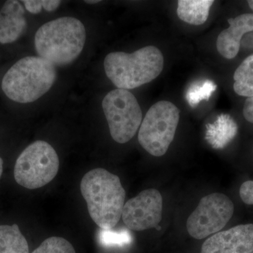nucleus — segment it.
Returning a JSON list of instances; mask_svg holds the SVG:
<instances>
[{
    "label": "nucleus",
    "mask_w": 253,
    "mask_h": 253,
    "mask_svg": "<svg viewBox=\"0 0 253 253\" xmlns=\"http://www.w3.org/2000/svg\"><path fill=\"white\" fill-rule=\"evenodd\" d=\"M81 194L92 220L101 229H112L122 217L126 191L116 174L95 168L81 183Z\"/></svg>",
    "instance_id": "obj_1"
},
{
    "label": "nucleus",
    "mask_w": 253,
    "mask_h": 253,
    "mask_svg": "<svg viewBox=\"0 0 253 253\" xmlns=\"http://www.w3.org/2000/svg\"><path fill=\"white\" fill-rule=\"evenodd\" d=\"M85 41L83 23L77 18L66 16L42 25L35 36V46L41 58L54 66H64L77 59Z\"/></svg>",
    "instance_id": "obj_2"
},
{
    "label": "nucleus",
    "mask_w": 253,
    "mask_h": 253,
    "mask_svg": "<svg viewBox=\"0 0 253 253\" xmlns=\"http://www.w3.org/2000/svg\"><path fill=\"white\" fill-rule=\"evenodd\" d=\"M104 64L105 73L113 84L118 89L129 90L158 78L164 67V58L158 48L148 46L131 54L110 53Z\"/></svg>",
    "instance_id": "obj_3"
},
{
    "label": "nucleus",
    "mask_w": 253,
    "mask_h": 253,
    "mask_svg": "<svg viewBox=\"0 0 253 253\" xmlns=\"http://www.w3.org/2000/svg\"><path fill=\"white\" fill-rule=\"evenodd\" d=\"M56 78L54 64L41 56H27L8 70L1 82V89L9 99L28 104L45 94Z\"/></svg>",
    "instance_id": "obj_4"
},
{
    "label": "nucleus",
    "mask_w": 253,
    "mask_h": 253,
    "mask_svg": "<svg viewBox=\"0 0 253 253\" xmlns=\"http://www.w3.org/2000/svg\"><path fill=\"white\" fill-rule=\"evenodd\" d=\"M59 169V158L54 148L46 141H36L16 160L15 180L26 189H39L51 182Z\"/></svg>",
    "instance_id": "obj_5"
},
{
    "label": "nucleus",
    "mask_w": 253,
    "mask_h": 253,
    "mask_svg": "<svg viewBox=\"0 0 253 253\" xmlns=\"http://www.w3.org/2000/svg\"><path fill=\"white\" fill-rule=\"evenodd\" d=\"M179 121V111L175 105L158 101L150 108L141 123L139 144L152 156H164L174 139Z\"/></svg>",
    "instance_id": "obj_6"
},
{
    "label": "nucleus",
    "mask_w": 253,
    "mask_h": 253,
    "mask_svg": "<svg viewBox=\"0 0 253 253\" xmlns=\"http://www.w3.org/2000/svg\"><path fill=\"white\" fill-rule=\"evenodd\" d=\"M102 108L113 140L126 144L135 135L142 123V112L130 91L116 89L102 101Z\"/></svg>",
    "instance_id": "obj_7"
},
{
    "label": "nucleus",
    "mask_w": 253,
    "mask_h": 253,
    "mask_svg": "<svg viewBox=\"0 0 253 253\" xmlns=\"http://www.w3.org/2000/svg\"><path fill=\"white\" fill-rule=\"evenodd\" d=\"M234 211V204L225 194L207 195L188 218L186 229L194 239H204L219 232L230 220Z\"/></svg>",
    "instance_id": "obj_8"
},
{
    "label": "nucleus",
    "mask_w": 253,
    "mask_h": 253,
    "mask_svg": "<svg viewBox=\"0 0 253 253\" xmlns=\"http://www.w3.org/2000/svg\"><path fill=\"white\" fill-rule=\"evenodd\" d=\"M163 217V198L157 189L141 191L135 197L126 201L123 208L122 218L125 224L134 231H144L156 228Z\"/></svg>",
    "instance_id": "obj_9"
},
{
    "label": "nucleus",
    "mask_w": 253,
    "mask_h": 253,
    "mask_svg": "<svg viewBox=\"0 0 253 253\" xmlns=\"http://www.w3.org/2000/svg\"><path fill=\"white\" fill-rule=\"evenodd\" d=\"M201 253H253V224L213 234L203 244Z\"/></svg>",
    "instance_id": "obj_10"
},
{
    "label": "nucleus",
    "mask_w": 253,
    "mask_h": 253,
    "mask_svg": "<svg viewBox=\"0 0 253 253\" xmlns=\"http://www.w3.org/2000/svg\"><path fill=\"white\" fill-rule=\"evenodd\" d=\"M228 23L229 27L218 36L217 49L223 57L232 59L239 53L243 37L253 31V14H241L229 18Z\"/></svg>",
    "instance_id": "obj_11"
},
{
    "label": "nucleus",
    "mask_w": 253,
    "mask_h": 253,
    "mask_svg": "<svg viewBox=\"0 0 253 253\" xmlns=\"http://www.w3.org/2000/svg\"><path fill=\"white\" fill-rule=\"evenodd\" d=\"M25 10L18 1H6L0 11V43L9 44L21 38L27 28Z\"/></svg>",
    "instance_id": "obj_12"
},
{
    "label": "nucleus",
    "mask_w": 253,
    "mask_h": 253,
    "mask_svg": "<svg viewBox=\"0 0 253 253\" xmlns=\"http://www.w3.org/2000/svg\"><path fill=\"white\" fill-rule=\"evenodd\" d=\"M237 130V125L230 116L221 115L215 122L207 126L206 138L214 149H222L234 139Z\"/></svg>",
    "instance_id": "obj_13"
},
{
    "label": "nucleus",
    "mask_w": 253,
    "mask_h": 253,
    "mask_svg": "<svg viewBox=\"0 0 253 253\" xmlns=\"http://www.w3.org/2000/svg\"><path fill=\"white\" fill-rule=\"evenodd\" d=\"M213 0H179L176 14L181 21L199 26L207 21Z\"/></svg>",
    "instance_id": "obj_14"
},
{
    "label": "nucleus",
    "mask_w": 253,
    "mask_h": 253,
    "mask_svg": "<svg viewBox=\"0 0 253 253\" xmlns=\"http://www.w3.org/2000/svg\"><path fill=\"white\" fill-rule=\"evenodd\" d=\"M0 253H29L27 240L17 224L0 226Z\"/></svg>",
    "instance_id": "obj_15"
},
{
    "label": "nucleus",
    "mask_w": 253,
    "mask_h": 253,
    "mask_svg": "<svg viewBox=\"0 0 253 253\" xmlns=\"http://www.w3.org/2000/svg\"><path fill=\"white\" fill-rule=\"evenodd\" d=\"M234 89L239 96H253V54L246 58L234 75Z\"/></svg>",
    "instance_id": "obj_16"
},
{
    "label": "nucleus",
    "mask_w": 253,
    "mask_h": 253,
    "mask_svg": "<svg viewBox=\"0 0 253 253\" xmlns=\"http://www.w3.org/2000/svg\"><path fill=\"white\" fill-rule=\"evenodd\" d=\"M216 89L217 85L211 81L193 83L186 91V101L190 106L196 107L203 100L208 101Z\"/></svg>",
    "instance_id": "obj_17"
},
{
    "label": "nucleus",
    "mask_w": 253,
    "mask_h": 253,
    "mask_svg": "<svg viewBox=\"0 0 253 253\" xmlns=\"http://www.w3.org/2000/svg\"><path fill=\"white\" fill-rule=\"evenodd\" d=\"M33 253H76L73 245L61 237L53 236L44 240Z\"/></svg>",
    "instance_id": "obj_18"
},
{
    "label": "nucleus",
    "mask_w": 253,
    "mask_h": 253,
    "mask_svg": "<svg viewBox=\"0 0 253 253\" xmlns=\"http://www.w3.org/2000/svg\"><path fill=\"white\" fill-rule=\"evenodd\" d=\"M99 240L101 245L106 247H122L130 244L131 236L130 233L126 230L115 231L112 229H101L99 232Z\"/></svg>",
    "instance_id": "obj_19"
},
{
    "label": "nucleus",
    "mask_w": 253,
    "mask_h": 253,
    "mask_svg": "<svg viewBox=\"0 0 253 253\" xmlns=\"http://www.w3.org/2000/svg\"><path fill=\"white\" fill-rule=\"evenodd\" d=\"M239 194L245 204L253 205V181H245L240 188Z\"/></svg>",
    "instance_id": "obj_20"
},
{
    "label": "nucleus",
    "mask_w": 253,
    "mask_h": 253,
    "mask_svg": "<svg viewBox=\"0 0 253 253\" xmlns=\"http://www.w3.org/2000/svg\"><path fill=\"white\" fill-rule=\"evenodd\" d=\"M22 2L25 5L26 9L31 14H39V13L41 12L42 9H43L42 1H38V0H24Z\"/></svg>",
    "instance_id": "obj_21"
},
{
    "label": "nucleus",
    "mask_w": 253,
    "mask_h": 253,
    "mask_svg": "<svg viewBox=\"0 0 253 253\" xmlns=\"http://www.w3.org/2000/svg\"><path fill=\"white\" fill-rule=\"evenodd\" d=\"M243 113L246 121L253 124V96L248 98L245 101Z\"/></svg>",
    "instance_id": "obj_22"
},
{
    "label": "nucleus",
    "mask_w": 253,
    "mask_h": 253,
    "mask_svg": "<svg viewBox=\"0 0 253 253\" xmlns=\"http://www.w3.org/2000/svg\"><path fill=\"white\" fill-rule=\"evenodd\" d=\"M43 9L46 11H55L61 4V1L58 0H42Z\"/></svg>",
    "instance_id": "obj_23"
},
{
    "label": "nucleus",
    "mask_w": 253,
    "mask_h": 253,
    "mask_svg": "<svg viewBox=\"0 0 253 253\" xmlns=\"http://www.w3.org/2000/svg\"><path fill=\"white\" fill-rule=\"evenodd\" d=\"M3 172V160L0 157V178Z\"/></svg>",
    "instance_id": "obj_24"
},
{
    "label": "nucleus",
    "mask_w": 253,
    "mask_h": 253,
    "mask_svg": "<svg viewBox=\"0 0 253 253\" xmlns=\"http://www.w3.org/2000/svg\"><path fill=\"white\" fill-rule=\"evenodd\" d=\"M84 2L88 3V4H96V3L100 2V1H99H99H96V0H95V1H94H94H91V0H90V1H89H89H84Z\"/></svg>",
    "instance_id": "obj_25"
},
{
    "label": "nucleus",
    "mask_w": 253,
    "mask_h": 253,
    "mask_svg": "<svg viewBox=\"0 0 253 253\" xmlns=\"http://www.w3.org/2000/svg\"><path fill=\"white\" fill-rule=\"evenodd\" d=\"M249 4L250 7L253 10V0H251V1H249Z\"/></svg>",
    "instance_id": "obj_26"
}]
</instances>
